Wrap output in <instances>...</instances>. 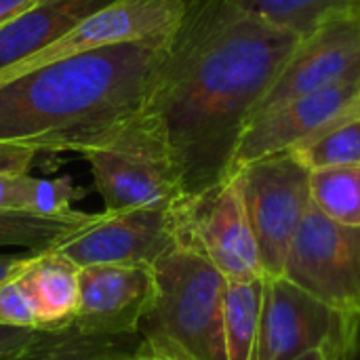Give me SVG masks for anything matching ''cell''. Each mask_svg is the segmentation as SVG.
Segmentation results:
<instances>
[{
  "mask_svg": "<svg viewBox=\"0 0 360 360\" xmlns=\"http://www.w3.org/2000/svg\"><path fill=\"white\" fill-rule=\"evenodd\" d=\"M300 40L228 0H186L141 110L173 154L184 196L230 177L243 131Z\"/></svg>",
  "mask_w": 360,
  "mask_h": 360,
  "instance_id": "cell-1",
  "label": "cell"
},
{
  "mask_svg": "<svg viewBox=\"0 0 360 360\" xmlns=\"http://www.w3.org/2000/svg\"><path fill=\"white\" fill-rule=\"evenodd\" d=\"M169 36L93 49L2 82L0 141L76 154L99 146L143 110Z\"/></svg>",
  "mask_w": 360,
  "mask_h": 360,
  "instance_id": "cell-2",
  "label": "cell"
},
{
  "mask_svg": "<svg viewBox=\"0 0 360 360\" xmlns=\"http://www.w3.org/2000/svg\"><path fill=\"white\" fill-rule=\"evenodd\" d=\"M226 285L198 251L171 247L152 266V295L137 329L141 344L177 360H226Z\"/></svg>",
  "mask_w": 360,
  "mask_h": 360,
  "instance_id": "cell-3",
  "label": "cell"
},
{
  "mask_svg": "<svg viewBox=\"0 0 360 360\" xmlns=\"http://www.w3.org/2000/svg\"><path fill=\"white\" fill-rule=\"evenodd\" d=\"M80 156L91 167L95 188L103 198V213L171 207L184 198L173 154L141 112Z\"/></svg>",
  "mask_w": 360,
  "mask_h": 360,
  "instance_id": "cell-4",
  "label": "cell"
},
{
  "mask_svg": "<svg viewBox=\"0 0 360 360\" xmlns=\"http://www.w3.org/2000/svg\"><path fill=\"white\" fill-rule=\"evenodd\" d=\"M232 181L243 198L266 276H283L291 240L312 207L310 171L291 154L238 167Z\"/></svg>",
  "mask_w": 360,
  "mask_h": 360,
  "instance_id": "cell-5",
  "label": "cell"
},
{
  "mask_svg": "<svg viewBox=\"0 0 360 360\" xmlns=\"http://www.w3.org/2000/svg\"><path fill=\"white\" fill-rule=\"evenodd\" d=\"M283 276L360 323V228L342 226L312 205L291 240Z\"/></svg>",
  "mask_w": 360,
  "mask_h": 360,
  "instance_id": "cell-6",
  "label": "cell"
},
{
  "mask_svg": "<svg viewBox=\"0 0 360 360\" xmlns=\"http://www.w3.org/2000/svg\"><path fill=\"white\" fill-rule=\"evenodd\" d=\"M177 245L198 251L226 281L264 278L259 249L232 177L173 205Z\"/></svg>",
  "mask_w": 360,
  "mask_h": 360,
  "instance_id": "cell-7",
  "label": "cell"
},
{
  "mask_svg": "<svg viewBox=\"0 0 360 360\" xmlns=\"http://www.w3.org/2000/svg\"><path fill=\"white\" fill-rule=\"evenodd\" d=\"M360 323L329 308L285 276H264L255 360H295L316 348L356 350Z\"/></svg>",
  "mask_w": 360,
  "mask_h": 360,
  "instance_id": "cell-8",
  "label": "cell"
},
{
  "mask_svg": "<svg viewBox=\"0 0 360 360\" xmlns=\"http://www.w3.org/2000/svg\"><path fill=\"white\" fill-rule=\"evenodd\" d=\"M175 245L177 228L171 205L97 213L91 226L53 251L80 270L89 266H154Z\"/></svg>",
  "mask_w": 360,
  "mask_h": 360,
  "instance_id": "cell-9",
  "label": "cell"
},
{
  "mask_svg": "<svg viewBox=\"0 0 360 360\" xmlns=\"http://www.w3.org/2000/svg\"><path fill=\"white\" fill-rule=\"evenodd\" d=\"M359 78L360 13H346L329 19L310 36L300 40L274 84L259 101L253 118L297 97Z\"/></svg>",
  "mask_w": 360,
  "mask_h": 360,
  "instance_id": "cell-10",
  "label": "cell"
},
{
  "mask_svg": "<svg viewBox=\"0 0 360 360\" xmlns=\"http://www.w3.org/2000/svg\"><path fill=\"white\" fill-rule=\"evenodd\" d=\"M354 116H360V78L297 97L255 116L240 135L230 175L247 162L291 152Z\"/></svg>",
  "mask_w": 360,
  "mask_h": 360,
  "instance_id": "cell-11",
  "label": "cell"
},
{
  "mask_svg": "<svg viewBox=\"0 0 360 360\" xmlns=\"http://www.w3.org/2000/svg\"><path fill=\"white\" fill-rule=\"evenodd\" d=\"M186 0H116L70 30L63 38L0 72V84L34 68L93 49L169 36L181 21Z\"/></svg>",
  "mask_w": 360,
  "mask_h": 360,
  "instance_id": "cell-12",
  "label": "cell"
},
{
  "mask_svg": "<svg viewBox=\"0 0 360 360\" xmlns=\"http://www.w3.org/2000/svg\"><path fill=\"white\" fill-rule=\"evenodd\" d=\"M152 295V266H89L78 270L72 331L86 338H133Z\"/></svg>",
  "mask_w": 360,
  "mask_h": 360,
  "instance_id": "cell-13",
  "label": "cell"
},
{
  "mask_svg": "<svg viewBox=\"0 0 360 360\" xmlns=\"http://www.w3.org/2000/svg\"><path fill=\"white\" fill-rule=\"evenodd\" d=\"M116 0H38L0 27V72L63 38L80 21Z\"/></svg>",
  "mask_w": 360,
  "mask_h": 360,
  "instance_id": "cell-14",
  "label": "cell"
},
{
  "mask_svg": "<svg viewBox=\"0 0 360 360\" xmlns=\"http://www.w3.org/2000/svg\"><path fill=\"white\" fill-rule=\"evenodd\" d=\"M23 274L36 302L40 331H68L78 308V268L57 251H42Z\"/></svg>",
  "mask_w": 360,
  "mask_h": 360,
  "instance_id": "cell-15",
  "label": "cell"
},
{
  "mask_svg": "<svg viewBox=\"0 0 360 360\" xmlns=\"http://www.w3.org/2000/svg\"><path fill=\"white\" fill-rule=\"evenodd\" d=\"M97 215L70 211L61 215H34L0 209V247H19L23 251H53L61 243L70 240Z\"/></svg>",
  "mask_w": 360,
  "mask_h": 360,
  "instance_id": "cell-16",
  "label": "cell"
},
{
  "mask_svg": "<svg viewBox=\"0 0 360 360\" xmlns=\"http://www.w3.org/2000/svg\"><path fill=\"white\" fill-rule=\"evenodd\" d=\"M262 302L264 278L228 281L224 297L226 360H255Z\"/></svg>",
  "mask_w": 360,
  "mask_h": 360,
  "instance_id": "cell-17",
  "label": "cell"
},
{
  "mask_svg": "<svg viewBox=\"0 0 360 360\" xmlns=\"http://www.w3.org/2000/svg\"><path fill=\"white\" fill-rule=\"evenodd\" d=\"M82 196L70 177L42 179L30 173L0 175V209L34 215H61L74 211L72 205Z\"/></svg>",
  "mask_w": 360,
  "mask_h": 360,
  "instance_id": "cell-18",
  "label": "cell"
},
{
  "mask_svg": "<svg viewBox=\"0 0 360 360\" xmlns=\"http://www.w3.org/2000/svg\"><path fill=\"white\" fill-rule=\"evenodd\" d=\"M236 8L259 17L300 38L333 17L360 13V0H228Z\"/></svg>",
  "mask_w": 360,
  "mask_h": 360,
  "instance_id": "cell-19",
  "label": "cell"
},
{
  "mask_svg": "<svg viewBox=\"0 0 360 360\" xmlns=\"http://www.w3.org/2000/svg\"><path fill=\"white\" fill-rule=\"evenodd\" d=\"M310 194L325 217L360 228V165L310 171Z\"/></svg>",
  "mask_w": 360,
  "mask_h": 360,
  "instance_id": "cell-20",
  "label": "cell"
},
{
  "mask_svg": "<svg viewBox=\"0 0 360 360\" xmlns=\"http://www.w3.org/2000/svg\"><path fill=\"white\" fill-rule=\"evenodd\" d=\"M291 154L308 171L360 165V116L327 129L314 139L293 148Z\"/></svg>",
  "mask_w": 360,
  "mask_h": 360,
  "instance_id": "cell-21",
  "label": "cell"
},
{
  "mask_svg": "<svg viewBox=\"0 0 360 360\" xmlns=\"http://www.w3.org/2000/svg\"><path fill=\"white\" fill-rule=\"evenodd\" d=\"M139 346V335L86 338L68 329L34 360H127L137 356Z\"/></svg>",
  "mask_w": 360,
  "mask_h": 360,
  "instance_id": "cell-22",
  "label": "cell"
},
{
  "mask_svg": "<svg viewBox=\"0 0 360 360\" xmlns=\"http://www.w3.org/2000/svg\"><path fill=\"white\" fill-rule=\"evenodd\" d=\"M0 327L40 329L36 302L23 272L0 285Z\"/></svg>",
  "mask_w": 360,
  "mask_h": 360,
  "instance_id": "cell-23",
  "label": "cell"
},
{
  "mask_svg": "<svg viewBox=\"0 0 360 360\" xmlns=\"http://www.w3.org/2000/svg\"><path fill=\"white\" fill-rule=\"evenodd\" d=\"M63 331L0 327V360H34Z\"/></svg>",
  "mask_w": 360,
  "mask_h": 360,
  "instance_id": "cell-24",
  "label": "cell"
},
{
  "mask_svg": "<svg viewBox=\"0 0 360 360\" xmlns=\"http://www.w3.org/2000/svg\"><path fill=\"white\" fill-rule=\"evenodd\" d=\"M40 152L25 148V146H17V143H2L0 141V175H8V173H30L36 156Z\"/></svg>",
  "mask_w": 360,
  "mask_h": 360,
  "instance_id": "cell-25",
  "label": "cell"
},
{
  "mask_svg": "<svg viewBox=\"0 0 360 360\" xmlns=\"http://www.w3.org/2000/svg\"><path fill=\"white\" fill-rule=\"evenodd\" d=\"M38 253L34 251H21V253H0V285L19 276L30 268V264L36 259Z\"/></svg>",
  "mask_w": 360,
  "mask_h": 360,
  "instance_id": "cell-26",
  "label": "cell"
},
{
  "mask_svg": "<svg viewBox=\"0 0 360 360\" xmlns=\"http://www.w3.org/2000/svg\"><path fill=\"white\" fill-rule=\"evenodd\" d=\"M38 0H0V27L30 11Z\"/></svg>",
  "mask_w": 360,
  "mask_h": 360,
  "instance_id": "cell-27",
  "label": "cell"
},
{
  "mask_svg": "<svg viewBox=\"0 0 360 360\" xmlns=\"http://www.w3.org/2000/svg\"><path fill=\"white\" fill-rule=\"evenodd\" d=\"M342 350H338V348H316V350H310V352H306V354H302V356H297L295 360H340L342 359Z\"/></svg>",
  "mask_w": 360,
  "mask_h": 360,
  "instance_id": "cell-28",
  "label": "cell"
},
{
  "mask_svg": "<svg viewBox=\"0 0 360 360\" xmlns=\"http://www.w3.org/2000/svg\"><path fill=\"white\" fill-rule=\"evenodd\" d=\"M137 360H177L173 359V356H165V354H158V352H152V350H148L143 344L139 346V356Z\"/></svg>",
  "mask_w": 360,
  "mask_h": 360,
  "instance_id": "cell-29",
  "label": "cell"
},
{
  "mask_svg": "<svg viewBox=\"0 0 360 360\" xmlns=\"http://www.w3.org/2000/svg\"><path fill=\"white\" fill-rule=\"evenodd\" d=\"M356 348H360V329H359V340H356Z\"/></svg>",
  "mask_w": 360,
  "mask_h": 360,
  "instance_id": "cell-30",
  "label": "cell"
},
{
  "mask_svg": "<svg viewBox=\"0 0 360 360\" xmlns=\"http://www.w3.org/2000/svg\"><path fill=\"white\" fill-rule=\"evenodd\" d=\"M137 356H139V352H137ZM137 356H131V359H127V360H137Z\"/></svg>",
  "mask_w": 360,
  "mask_h": 360,
  "instance_id": "cell-31",
  "label": "cell"
}]
</instances>
